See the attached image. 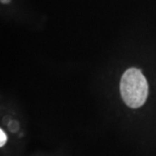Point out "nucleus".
<instances>
[{
  "label": "nucleus",
  "instance_id": "2",
  "mask_svg": "<svg viewBox=\"0 0 156 156\" xmlns=\"http://www.w3.org/2000/svg\"><path fill=\"white\" fill-rule=\"evenodd\" d=\"M6 141H7V135L3 129H0V147L5 145Z\"/></svg>",
  "mask_w": 156,
  "mask_h": 156
},
{
  "label": "nucleus",
  "instance_id": "1",
  "mask_svg": "<svg viewBox=\"0 0 156 156\" xmlns=\"http://www.w3.org/2000/svg\"><path fill=\"white\" fill-rule=\"evenodd\" d=\"M120 90L127 106L131 108H138L145 103L147 98V81L140 69L130 68L122 76Z\"/></svg>",
  "mask_w": 156,
  "mask_h": 156
},
{
  "label": "nucleus",
  "instance_id": "3",
  "mask_svg": "<svg viewBox=\"0 0 156 156\" xmlns=\"http://www.w3.org/2000/svg\"><path fill=\"white\" fill-rule=\"evenodd\" d=\"M1 2H2V3H4V4H7V3H9V2H10V0H1Z\"/></svg>",
  "mask_w": 156,
  "mask_h": 156
}]
</instances>
